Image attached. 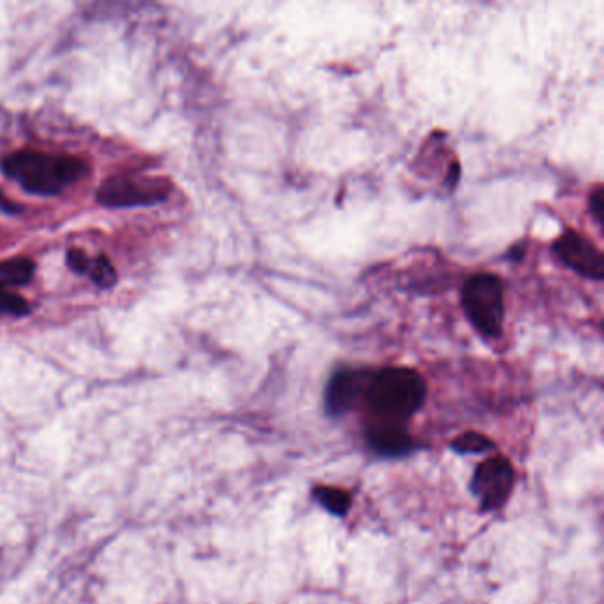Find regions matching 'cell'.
Masks as SVG:
<instances>
[{
  "label": "cell",
  "mask_w": 604,
  "mask_h": 604,
  "mask_svg": "<svg viewBox=\"0 0 604 604\" xmlns=\"http://www.w3.org/2000/svg\"><path fill=\"white\" fill-rule=\"evenodd\" d=\"M461 303L473 328L486 337H498L504 328V282L491 273L466 280Z\"/></svg>",
  "instance_id": "3"
},
{
  "label": "cell",
  "mask_w": 604,
  "mask_h": 604,
  "mask_svg": "<svg viewBox=\"0 0 604 604\" xmlns=\"http://www.w3.org/2000/svg\"><path fill=\"white\" fill-rule=\"evenodd\" d=\"M452 450H456L459 454H482L493 449V442L488 436L475 431L459 434L454 442L450 443Z\"/></svg>",
  "instance_id": "12"
},
{
  "label": "cell",
  "mask_w": 604,
  "mask_h": 604,
  "mask_svg": "<svg viewBox=\"0 0 604 604\" xmlns=\"http://www.w3.org/2000/svg\"><path fill=\"white\" fill-rule=\"evenodd\" d=\"M312 496L316 498L319 505H323L326 511L333 514V516H337V518H344L348 514L349 507H351V495L341 488L318 486L312 491Z\"/></svg>",
  "instance_id": "11"
},
{
  "label": "cell",
  "mask_w": 604,
  "mask_h": 604,
  "mask_svg": "<svg viewBox=\"0 0 604 604\" xmlns=\"http://www.w3.org/2000/svg\"><path fill=\"white\" fill-rule=\"evenodd\" d=\"M66 261L73 272L84 273L96 286L112 287L116 284L117 273L107 257L100 256L93 259L80 248H70Z\"/></svg>",
  "instance_id": "8"
},
{
  "label": "cell",
  "mask_w": 604,
  "mask_h": 604,
  "mask_svg": "<svg viewBox=\"0 0 604 604\" xmlns=\"http://www.w3.org/2000/svg\"><path fill=\"white\" fill-rule=\"evenodd\" d=\"M172 186L167 179L149 176H114L100 186L96 199L105 208H137L155 206L167 201Z\"/></svg>",
  "instance_id": "4"
},
{
  "label": "cell",
  "mask_w": 604,
  "mask_h": 604,
  "mask_svg": "<svg viewBox=\"0 0 604 604\" xmlns=\"http://www.w3.org/2000/svg\"><path fill=\"white\" fill-rule=\"evenodd\" d=\"M18 210H20V208H18V204H15L13 201H9L8 195L4 194V192L0 190V211H4V213H16Z\"/></svg>",
  "instance_id": "15"
},
{
  "label": "cell",
  "mask_w": 604,
  "mask_h": 604,
  "mask_svg": "<svg viewBox=\"0 0 604 604\" xmlns=\"http://www.w3.org/2000/svg\"><path fill=\"white\" fill-rule=\"evenodd\" d=\"M2 171L29 194H61L87 174V163L70 155H50L34 149L15 151L2 160Z\"/></svg>",
  "instance_id": "2"
},
{
  "label": "cell",
  "mask_w": 604,
  "mask_h": 604,
  "mask_svg": "<svg viewBox=\"0 0 604 604\" xmlns=\"http://www.w3.org/2000/svg\"><path fill=\"white\" fill-rule=\"evenodd\" d=\"M590 208H592L594 218L601 224V217H603L604 211L603 188L601 186H597L594 194L590 195Z\"/></svg>",
  "instance_id": "14"
},
{
  "label": "cell",
  "mask_w": 604,
  "mask_h": 604,
  "mask_svg": "<svg viewBox=\"0 0 604 604\" xmlns=\"http://www.w3.org/2000/svg\"><path fill=\"white\" fill-rule=\"evenodd\" d=\"M362 392V374L353 371L333 374L330 385L326 388V411L332 417H341L357 403Z\"/></svg>",
  "instance_id": "7"
},
{
  "label": "cell",
  "mask_w": 604,
  "mask_h": 604,
  "mask_svg": "<svg viewBox=\"0 0 604 604\" xmlns=\"http://www.w3.org/2000/svg\"><path fill=\"white\" fill-rule=\"evenodd\" d=\"M36 272V264L29 257H11L0 261V289L8 291L11 287H22L31 282Z\"/></svg>",
  "instance_id": "10"
},
{
  "label": "cell",
  "mask_w": 604,
  "mask_h": 604,
  "mask_svg": "<svg viewBox=\"0 0 604 604\" xmlns=\"http://www.w3.org/2000/svg\"><path fill=\"white\" fill-rule=\"evenodd\" d=\"M9 314V316H25L29 314V303L24 298L11 291H2L0 289V316Z\"/></svg>",
  "instance_id": "13"
},
{
  "label": "cell",
  "mask_w": 604,
  "mask_h": 604,
  "mask_svg": "<svg viewBox=\"0 0 604 604\" xmlns=\"http://www.w3.org/2000/svg\"><path fill=\"white\" fill-rule=\"evenodd\" d=\"M555 252L574 272L592 280H603V252L576 231H566L555 241Z\"/></svg>",
  "instance_id": "6"
},
{
  "label": "cell",
  "mask_w": 604,
  "mask_h": 604,
  "mask_svg": "<svg viewBox=\"0 0 604 604\" xmlns=\"http://www.w3.org/2000/svg\"><path fill=\"white\" fill-rule=\"evenodd\" d=\"M372 449L381 456L403 457L413 450L410 434L403 427L378 426L367 434Z\"/></svg>",
  "instance_id": "9"
},
{
  "label": "cell",
  "mask_w": 604,
  "mask_h": 604,
  "mask_svg": "<svg viewBox=\"0 0 604 604\" xmlns=\"http://www.w3.org/2000/svg\"><path fill=\"white\" fill-rule=\"evenodd\" d=\"M427 385L410 367H385L367 380L364 397L381 426L403 427L426 401Z\"/></svg>",
  "instance_id": "1"
},
{
  "label": "cell",
  "mask_w": 604,
  "mask_h": 604,
  "mask_svg": "<svg viewBox=\"0 0 604 604\" xmlns=\"http://www.w3.org/2000/svg\"><path fill=\"white\" fill-rule=\"evenodd\" d=\"M514 468L504 456H493L482 461L473 472L472 493L481 505V511L500 509L514 488Z\"/></svg>",
  "instance_id": "5"
}]
</instances>
